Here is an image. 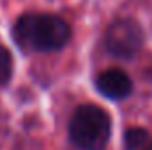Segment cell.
Listing matches in <instances>:
<instances>
[{
  "mask_svg": "<svg viewBox=\"0 0 152 150\" xmlns=\"http://www.w3.org/2000/svg\"><path fill=\"white\" fill-rule=\"evenodd\" d=\"M12 39L23 51H58L71 41V27L55 14L25 12L12 27Z\"/></svg>",
  "mask_w": 152,
  "mask_h": 150,
  "instance_id": "obj_1",
  "label": "cell"
},
{
  "mask_svg": "<svg viewBox=\"0 0 152 150\" xmlns=\"http://www.w3.org/2000/svg\"><path fill=\"white\" fill-rule=\"evenodd\" d=\"M110 134V115L96 104L78 106L69 120V138L80 150H104Z\"/></svg>",
  "mask_w": 152,
  "mask_h": 150,
  "instance_id": "obj_2",
  "label": "cell"
},
{
  "mask_svg": "<svg viewBox=\"0 0 152 150\" xmlns=\"http://www.w3.org/2000/svg\"><path fill=\"white\" fill-rule=\"evenodd\" d=\"M143 46V30L131 18H120L106 28L104 48L106 51L120 60H131L138 55Z\"/></svg>",
  "mask_w": 152,
  "mask_h": 150,
  "instance_id": "obj_3",
  "label": "cell"
},
{
  "mask_svg": "<svg viewBox=\"0 0 152 150\" xmlns=\"http://www.w3.org/2000/svg\"><path fill=\"white\" fill-rule=\"evenodd\" d=\"M96 88L101 95L120 101L133 92V81L122 69H106L96 78Z\"/></svg>",
  "mask_w": 152,
  "mask_h": 150,
  "instance_id": "obj_4",
  "label": "cell"
},
{
  "mask_svg": "<svg viewBox=\"0 0 152 150\" xmlns=\"http://www.w3.org/2000/svg\"><path fill=\"white\" fill-rule=\"evenodd\" d=\"M149 140V133L142 127H129L124 133V149L126 150H138L142 149Z\"/></svg>",
  "mask_w": 152,
  "mask_h": 150,
  "instance_id": "obj_5",
  "label": "cell"
},
{
  "mask_svg": "<svg viewBox=\"0 0 152 150\" xmlns=\"http://www.w3.org/2000/svg\"><path fill=\"white\" fill-rule=\"evenodd\" d=\"M12 76V58L7 48L0 46V87L7 85Z\"/></svg>",
  "mask_w": 152,
  "mask_h": 150,
  "instance_id": "obj_6",
  "label": "cell"
},
{
  "mask_svg": "<svg viewBox=\"0 0 152 150\" xmlns=\"http://www.w3.org/2000/svg\"><path fill=\"white\" fill-rule=\"evenodd\" d=\"M143 150H152V141H151V143H149V145H147V147H145Z\"/></svg>",
  "mask_w": 152,
  "mask_h": 150,
  "instance_id": "obj_7",
  "label": "cell"
}]
</instances>
